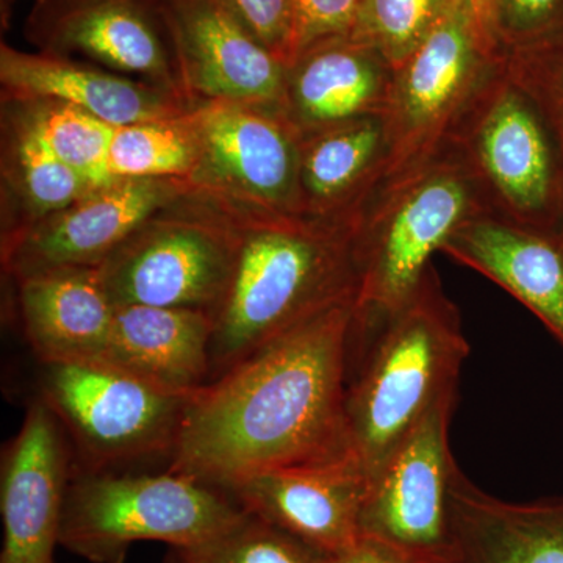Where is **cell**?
<instances>
[{"label": "cell", "instance_id": "cell-25", "mask_svg": "<svg viewBox=\"0 0 563 563\" xmlns=\"http://www.w3.org/2000/svg\"><path fill=\"white\" fill-rule=\"evenodd\" d=\"M195 109L176 117L114 128L110 176L187 180L198 158Z\"/></svg>", "mask_w": 563, "mask_h": 563}, {"label": "cell", "instance_id": "cell-11", "mask_svg": "<svg viewBox=\"0 0 563 563\" xmlns=\"http://www.w3.org/2000/svg\"><path fill=\"white\" fill-rule=\"evenodd\" d=\"M459 393L440 399L369 479L362 539L404 563H446L451 488L459 466L450 421Z\"/></svg>", "mask_w": 563, "mask_h": 563}, {"label": "cell", "instance_id": "cell-30", "mask_svg": "<svg viewBox=\"0 0 563 563\" xmlns=\"http://www.w3.org/2000/svg\"><path fill=\"white\" fill-rule=\"evenodd\" d=\"M485 29L509 52L563 32V0H487Z\"/></svg>", "mask_w": 563, "mask_h": 563}, {"label": "cell", "instance_id": "cell-6", "mask_svg": "<svg viewBox=\"0 0 563 563\" xmlns=\"http://www.w3.org/2000/svg\"><path fill=\"white\" fill-rule=\"evenodd\" d=\"M244 509L220 487L176 473L70 477L60 547L91 563H124L136 542L188 548L235 523Z\"/></svg>", "mask_w": 563, "mask_h": 563}, {"label": "cell", "instance_id": "cell-7", "mask_svg": "<svg viewBox=\"0 0 563 563\" xmlns=\"http://www.w3.org/2000/svg\"><path fill=\"white\" fill-rule=\"evenodd\" d=\"M453 150L479 185L488 211L533 231L563 236V157L506 60L474 99Z\"/></svg>", "mask_w": 563, "mask_h": 563}, {"label": "cell", "instance_id": "cell-21", "mask_svg": "<svg viewBox=\"0 0 563 563\" xmlns=\"http://www.w3.org/2000/svg\"><path fill=\"white\" fill-rule=\"evenodd\" d=\"M22 329L41 363L101 361L114 309L96 268H65L14 280Z\"/></svg>", "mask_w": 563, "mask_h": 563}, {"label": "cell", "instance_id": "cell-19", "mask_svg": "<svg viewBox=\"0 0 563 563\" xmlns=\"http://www.w3.org/2000/svg\"><path fill=\"white\" fill-rule=\"evenodd\" d=\"M393 70L372 47L324 41L287 68L284 114L301 135L366 117H384Z\"/></svg>", "mask_w": 563, "mask_h": 563}, {"label": "cell", "instance_id": "cell-15", "mask_svg": "<svg viewBox=\"0 0 563 563\" xmlns=\"http://www.w3.org/2000/svg\"><path fill=\"white\" fill-rule=\"evenodd\" d=\"M368 476L354 455L285 466L244 477L228 488L235 501L325 555L362 540Z\"/></svg>", "mask_w": 563, "mask_h": 563}, {"label": "cell", "instance_id": "cell-17", "mask_svg": "<svg viewBox=\"0 0 563 563\" xmlns=\"http://www.w3.org/2000/svg\"><path fill=\"white\" fill-rule=\"evenodd\" d=\"M2 98L69 103L114 128L176 117L195 109L190 99L91 63L0 46Z\"/></svg>", "mask_w": 563, "mask_h": 563}, {"label": "cell", "instance_id": "cell-2", "mask_svg": "<svg viewBox=\"0 0 563 563\" xmlns=\"http://www.w3.org/2000/svg\"><path fill=\"white\" fill-rule=\"evenodd\" d=\"M224 211L236 255L213 313L210 383L314 314L355 298L361 272L363 211L331 218Z\"/></svg>", "mask_w": 563, "mask_h": 563}, {"label": "cell", "instance_id": "cell-14", "mask_svg": "<svg viewBox=\"0 0 563 563\" xmlns=\"http://www.w3.org/2000/svg\"><path fill=\"white\" fill-rule=\"evenodd\" d=\"M158 2L172 33L184 90L192 103L284 109L287 66L220 0Z\"/></svg>", "mask_w": 563, "mask_h": 563}, {"label": "cell", "instance_id": "cell-22", "mask_svg": "<svg viewBox=\"0 0 563 563\" xmlns=\"http://www.w3.org/2000/svg\"><path fill=\"white\" fill-rule=\"evenodd\" d=\"M213 325L203 310L120 306L101 361L168 390L195 393L210 383Z\"/></svg>", "mask_w": 563, "mask_h": 563}, {"label": "cell", "instance_id": "cell-4", "mask_svg": "<svg viewBox=\"0 0 563 563\" xmlns=\"http://www.w3.org/2000/svg\"><path fill=\"white\" fill-rule=\"evenodd\" d=\"M504 60L472 3L446 0L428 38L393 73L387 150L369 201L450 152L466 111Z\"/></svg>", "mask_w": 563, "mask_h": 563}, {"label": "cell", "instance_id": "cell-3", "mask_svg": "<svg viewBox=\"0 0 563 563\" xmlns=\"http://www.w3.org/2000/svg\"><path fill=\"white\" fill-rule=\"evenodd\" d=\"M468 352L461 314L433 266L401 309L369 324L357 321L347 431L368 479L440 399L459 393Z\"/></svg>", "mask_w": 563, "mask_h": 563}, {"label": "cell", "instance_id": "cell-24", "mask_svg": "<svg viewBox=\"0 0 563 563\" xmlns=\"http://www.w3.org/2000/svg\"><path fill=\"white\" fill-rule=\"evenodd\" d=\"M2 239L79 201L95 185L47 146L16 103L2 99Z\"/></svg>", "mask_w": 563, "mask_h": 563}, {"label": "cell", "instance_id": "cell-18", "mask_svg": "<svg viewBox=\"0 0 563 563\" xmlns=\"http://www.w3.org/2000/svg\"><path fill=\"white\" fill-rule=\"evenodd\" d=\"M440 252L509 291L563 346V236L483 213Z\"/></svg>", "mask_w": 563, "mask_h": 563}, {"label": "cell", "instance_id": "cell-20", "mask_svg": "<svg viewBox=\"0 0 563 563\" xmlns=\"http://www.w3.org/2000/svg\"><path fill=\"white\" fill-rule=\"evenodd\" d=\"M446 563H563V498L509 503L455 473Z\"/></svg>", "mask_w": 563, "mask_h": 563}, {"label": "cell", "instance_id": "cell-10", "mask_svg": "<svg viewBox=\"0 0 563 563\" xmlns=\"http://www.w3.org/2000/svg\"><path fill=\"white\" fill-rule=\"evenodd\" d=\"M198 158L188 195L231 211L303 213L302 135L284 111L247 103H201L195 111Z\"/></svg>", "mask_w": 563, "mask_h": 563}, {"label": "cell", "instance_id": "cell-31", "mask_svg": "<svg viewBox=\"0 0 563 563\" xmlns=\"http://www.w3.org/2000/svg\"><path fill=\"white\" fill-rule=\"evenodd\" d=\"M285 66L295 60L291 0H220Z\"/></svg>", "mask_w": 563, "mask_h": 563}, {"label": "cell", "instance_id": "cell-16", "mask_svg": "<svg viewBox=\"0 0 563 563\" xmlns=\"http://www.w3.org/2000/svg\"><path fill=\"white\" fill-rule=\"evenodd\" d=\"M69 479L65 429L49 407L36 399L3 453L0 563H54Z\"/></svg>", "mask_w": 563, "mask_h": 563}, {"label": "cell", "instance_id": "cell-32", "mask_svg": "<svg viewBox=\"0 0 563 563\" xmlns=\"http://www.w3.org/2000/svg\"><path fill=\"white\" fill-rule=\"evenodd\" d=\"M361 2L362 0H291L295 60L302 52L324 41L350 38Z\"/></svg>", "mask_w": 563, "mask_h": 563}, {"label": "cell", "instance_id": "cell-28", "mask_svg": "<svg viewBox=\"0 0 563 563\" xmlns=\"http://www.w3.org/2000/svg\"><path fill=\"white\" fill-rule=\"evenodd\" d=\"M446 0H362L350 38L376 51L393 70L428 38Z\"/></svg>", "mask_w": 563, "mask_h": 563}, {"label": "cell", "instance_id": "cell-26", "mask_svg": "<svg viewBox=\"0 0 563 563\" xmlns=\"http://www.w3.org/2000/svg\"><path fill=\"white\" fill-rule=\"evenodd\" d=\"M7 101L16 103L52 152L96 188L118 180L109 172L114 125L69 103L47 99Z\"/></svg>", "mask_w": 563, "mask_h": 563}, {"label": "cell", "instance_id": "cell-23", "mask_svg": "<svg viewBox=\"0 0 563 563\" xmlns=\"http://www.w3.org/2000/svg\"><path fill=\"white\" fill-rule=\"evenodd\" d=\"M387 150L384 117H366L303 135L299 191L302 211L343 217L365 209Z\"/></svg>", "mask_w": 563, "mask_h": 563}, {"label": "cell", "instance_id": "cell-12", "mask_svg": "<svg viewBox=\"0 0 563 563\" xmlns=\"http://www.w3.org/2000/svg\"><path fill=\"white\" fill-rule=\"evenodd\" d=\"M24 35L43 54L91 63L188 98L158 0H35Z\"/></svg>", "mask_w": 563, "mask_h": 563}, {"label": "cell", "instance_id": "cell-1", "mask_svg": "<svg viewBox=\"0 0 563 563\" xmlns=\"http://www.w3.org/2000/svg\"><path fill=\"white\" fill-rule=\"evenodd\" d=\"M357 296L265 344L192 396L168 472L228 490L352 455L346 399Z\"/></svg>", "mask_w": 563, "mask_h": 563}, {"label": "cell", "instance_id": "cell-13", "mask_svg": "<svg viewBox=\"0 0 563 563\" xmlns=\"http://www.w3.org/2000/svg\"><path fill=\"white\" fill-rule=\"evenodd\" d=\"M188 195L185 180L118 179L2 239L14 280L65 268H98L136 229Z\"/></svg>", "mask_w": 563, "mask_h": 563}, {"label": "cell", "instance_id": "cell-33", "mask_svg": "<svg viewBox=\"0 0 563 563\" xmlns=\"http://www.w3.org/2000/svg\"><path fill=\"white\" fill-rule=\"evenodd\" d=\"M324 563H404L396 559L395 555L385 551L384 548L377 547L376 543L368 540H361L350 550L342 553L325 555Z\"/></svg>", "mask_w": 563, "mask_h": 563}, {"label": "cell", "instance_id": "cell-27", "mask_svg": "<svg viewBox=\"0 0 563 563\" xmlns=\"http://www.w3.org/2000/svg\"><path fill=\"white\" fill-rule=\"evenodd\" d=\"M325 554L258 515L244 514L206 542L172 548L165 563H324Z\"/></svg>", "mask_w": 563, "mask_h": 563}, {"label": "cell", "instance_id": "cell-5", "mask_svg": "<svg viewBox=\"0 0 563 563\" xmlns=\"http://www.w3.org/2000/svg\"><path fill=\"white\" fill-rule=\"evenodd\" d=\"M490 213L466 163L453 150L363 209L357 318L380 320L409 302L432 255L472 218Z\"/></svg>", "mask_w": 563, "mask_h": 563}, {"label": "cell", "instance_id": "cell-29", "mask_svg": "<svg viewBox=\"0 0 563 563\" xmlns=\"http://www.w3.org/2000/svg\"><path fill=\"white\" fill-rule=\"evenodd\" d=\"M506 73L536 103L563 157V32L506 52Z\"/></svg>", "mask_w": 563, "mask_h": 563}, {"label": "cell", "instance_id": "cell-34", "mask_svg": "<svg viewBox=\"0 0 563 563\" xmlns=\"http://www.w3.org/2000/svg\"><path fill=\"white\" fill-rule=\"evenodd\" d=\"M468 2L472 3L477 20H479L481 25H483L484 27V31L487 32V29H485V9H487V0H468Z\"/></svg>", "mask_w": 563, "mask_h": 563}, {"label": "cell", "instance_id": "cell-9", "mask_svg": "<svg viewBox=\"0 0 563 563\" xmlns=\"http://www.w3.org/2000/svg\"><path fill=\"white\" fill-rule=\"evenodd\" d=\"M41 401L91 472L173 454L195 393L168 390L106 361L41 363Z\"/></svg>", "mask_w": 563, "mask_h": 563}, {"label": "cell", "instance_id": "cell-8", "mask_svg": "<svg viewBox=\"0 0 563 563\" xmlns=\"http://www.w3.org/2000/svg\"><path fill=\"white\" fill-rule=\"evenodd\" d=\"M235 255L231 217L187 195L144 222L96 272L114 307L213 314L228 291Z\"/></svg>", "mask_w": 563, "mask_h": 563}]
</instances>
